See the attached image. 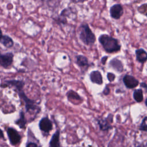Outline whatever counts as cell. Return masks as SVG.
<instances>
[{"instance_id": "cb8c5ba5", "label": "cell", "mask_w": 147, "mask_h": 147, "mask_svg": "<svg viewBox=\"0 0 147 147\" xmlns=\"http://www.w3.org/2000/svg\"><path fill=\"white\" fill-rule=\"evenodd\" d=\"M107 56H104L103 57H102V60H101L102 63L103 64H105V63H106V60H107Z\"/></svg>"}, {"instance_id": "44dd1931", "label": "cell", "mask_w": 147, "mask_h": 147, "mask_svg": "<svg viewBox=\"0 0 147 147\" xmlns=\"http://www.w3.org/2000/svg\"><path fill=\"white\" fill-rule=\"evenodd\" d=\"M107 76L108 80H109L110 82H113V81L114 80L115 78V75L113 74V73H108Z\"/></svg>"}, {"instance_id": "7a4b0ae2", "label": "cell", "mask_w": 147, "mask_h": 147, "mask_svg": "<svg viewBox=\"0 0 147 147\" xmlns=\"http://www.w3.org/2000/svg\"><path fill=\"white\" fill-rule=\"evenodd\" d=\"M80 38L86 45H91L95 42V37L87 24L82 25L80 27Z\"/></svg>"}, {"instance_id": "4fadbf2b", "label": "cell", "mask_w": 147, "mask_h": 147, "mask_svg": "<svg viewBox=\"0 0 147 147\" xmlns=\"http://www.w3.org/2000/svg\"><path fill=\"white\" fill-rule=\"evenodd\" d=\"M6 48H11L13 45V40L7 36H2V40L0 42Z\"/></svg>"}, {"instance_id": "8992f818", "label": "cell", "mask_w": 147, "mask_h": 147, "mask_svg": "<svg viewBox=\"0 0 147 147\" xmlns=\"http://www.w3.org/2000/svg\"><path fill=\"white\" fill-rule=\"evenodd\" d=\"M110 15L112 18L118 20L123 14V10L122 6L120 4H116L111 7L110 10Z\"/></svg>"}, {"instance_id": "ba28073f", "label": "cell", "mask_w": 147, "mask_h": 147, "mask_svg": "<svg viewBox=\"0 0 147 147\" xmlns=\"http://www.w3.org/2000/svg\"><path fill=\"white\" fill-rule=\"evenodd\" d=\"M40 129L44 132H49L52 129V123L47 117L43 118L39 122Z\"/></svg>"}, {"instance_id": "4316f807", "label": "cell", "mask_w": 147, "mask_h": 147, "mask_svg": "<svg viewBox=\"0 0 147 147\" xmlns=\"http://www.w3.org/2000/svg\"><path fill=\"white\" fill-rule=\"evenodd\" d=\"M136 147H146V145H145L144 144H140V145H138L136 146Z\"/></svg>"}, {"instance_id": "d6986e66", "label": "cell", "mask_w": 147, "mask_h": 147, "mask_svg": "<svg viewBox=\"0 0 147 147\" xmlns=\"http://www.w3.org/2000/svg\"><path fill=\"white\" fill-rule=\"evenodd\" d=\"M67 97L69 99H75V100H81L80 96L75 91L70 90L67 92Z\"/></svg>"}, {"instance_id": "9a60e30c", "label": "cell", "mask_w": 147, "mask_h": 147, "mask_svg": "<svg viewBox=\"0 0 147 147\" xmlns=\"http://www.w3.org/2000/svg\"><path fill=\"white\" fill-rule=\"evenodd\" d=\"M76 62L78 65L80 67H86L88 66V60L83 55H79L77 56Z\"/></svg>"}, {"instance_id": "52a82bcc", "label": "cell", "mask_w": 147, "mask_h": 147, "mask_svg": "<svg viewBox=\"0 0 147 147\" xmlns=\"http://www.w3.org/2000/svg\"><path fill=\"white\" fill-rule=\"evenodd\" d=\"M123 81L126 87L129 88H133L138 84V81L131 75H125L123 78Z\"/></svg>"}, {"instance_id": "83f0119b", "label": "cell", "mask_w": 147, "mask_h": 147, "mask_svg": "<svg viewBox=\"0 0 147 147\" xmlns=\"http://www.w3.org/2000/svg\"><path fill=\"white\" fill-rule=\"evenodd\" d=\"M2 36H3V35H2V31H1V29H0V42H1V40H2Z\"/></svg>"}, {"instance_id": "6da1fadb", "label": "cell", "mask_w": 147, "mask_h": 147, "mask_svg": "<svg viewBox=\"0 0 147 147\" xmlns=\"http://www.w3.org/2000/svg\"><path fill=\"white\" fill-rule=\"evenodd\" d=\"M99 41L107 52H117L121 49V45L118 40L107 34L101 35L99 38Z\"/></svg>"}, {"instance_id": "9c48e42d", "label": "cell", "mask_w": 147, "mask_h": 147, "mask_svg": "<svg viewBox=\"0 0 147 147\" xmlns=\"http://www.w3.org/2000/svg\"><path fill=\"white\" fill-rule=\"evenodd\" d=\"M4 85H5V86H11L13 87H14L18 91L22 90V88L24 86V82L21 80H10L6 81L5 84Z\"/></svg>"}, {"instance_id": "d4e9b609", "label": "cell", "mask_w": 147, "mask_h": 147, "mask_svg": "<svg viewBox=\"0 0 147 147\" xmlns=\"http://www.w3.org/2000/svg\"><path fill=\"white\" fill-rule=\"evenodd\" d=\"M1 138H4V136H3V133L2 131V130L0 129V139Z\"/></svg>"}, {"instance_id": "5bb4252c", "label": "cell", "mask_w": 147, "mask_h": 147, "mask_svg": "<svg viewBox=\"0 0 147 147\" xmlns=\"http://www.w3.org/2000/svg\"><path fill=\"white\" fill-rule=\"evenodd\" d=\"M110 64L113 68H114L118 72H121L123 70V65L121 62L116 59H113L111 61Z\"/></svg>"}, {"instance_id": "30bf717a", "label": "cell", "mask_w": 147, "mask_h": 147, "mask_svg": "<svg viewBox=\"0 0 147 147\" xmlns=\"http://www.w3.org/2000/svg\"><path fill=\"white\" fill-rule=\"evenodd\" d=\"M90 78L91 82L94 83H96L98 84H102L103 83L102 75L98 71H92L90 75Z\"/></svg>"}, {"instance_id": "484cf974", "label": "cell", "mask_w": 147, "mask_h": 147, "mask_svg": "<svg viewBox=\"0 0 147 147\" xmlns=\"http://www.w3.org/2000/svg\"><path fill=\"white\" fill-rule=\"evenodd\" d=\"M86 0H72V1L75 2H83Z\"/></svg>"}, {"instance_id": "7402d4cb", "label": "cell", "mask_w": 147, "mask_h": 147, "mask_svg": "<svg viewBox=\"0 0 147 147\" xmlns=\"http://www.w3.org/2000/svg\"><path fill=\"white\" fill-rule=\"evenodd\" d=\"M26 147H38L37 145L34 142H29L26 145Z\"/></svg>"}, {"instance_id": "ac0fdd59", "label": "cell", "mask_w": 147, "mask_h": 147, "mask_svg": "<svg viewBox=\"0 0 147 147\" xmlns=\"http://www.w3.org/2000/svg\"><path fill=\"white\" fill-rule=\"evenodd\" d=\"M100 129L102 130H107L110 129L111 127L107 121V118L105 119H100L98 122Z\"/></svg>"}, {"instance_id": "5b68a950", "label": "cell", "mask_w": 147, "mask_h": 147, "mask_svg": "<svg viewBox=\"0 0 147 147\" xmlns=\"http://www.w3.org/2000/svg\"><path fill=\"white\" fill-rule=\"evenodd\" d=\"M13 60V54L11 52L0 55V65L4 68L11 65Z\"/></svg>"}, {"instance_id": "3957f363", "label": "cell", "mask_w": 147, "mask_h": 147, "mask_svg": "<svg viewBox=\"0 0 147 147\" xmlns=\"http://www.w3.org/2000/svg\"><path fill=\"white\" fill-rule=\"evenodd\" d=\"M7 133L11 145H16L20 142L21 136L18 131L14 129L12 127H9L7 130Z\"/></svg>"}, {"instance_id": "e0dca14e", "label": "cell", "mask_w": 147, "mask_h": 147, "mask_svg": "<svg viewBox=\"0 0 147 147\" xmlns=\"http://www.w3.org/2000/svg\"><path fill=\"white\" fill-rule=\"evenodd\" d=\"M133 97L135 100L137 102H141L143 100V92L141 89H137L134 90L133 93Z\"/></svg>"}, {"instance_id": "f1b7e54d", "label": "cell", "mask_w": 147, "mask_h": 147, "mask_svg": "<svg viewBox=\"0 0 147 147\" xmlns=\"http://www.w3.org/2000/svg\"><path fill=\"white\" fill-rule=\"evenodd\" d=\"M141 86H143V87H144L145 88H146V83H141Z\"/></svg>"}, {"instance_id": "2e32d148", "label": "cell", "mask_w": 147, "mask_h": 147, "mask_svg": "<svg viewBox=\"0 0 147 147\" xmlns=\"http://www.w3.org/2000/svg\"><path fill=\"white\" fill-rule=\"evenodd\" d=\"M26 119L25 118V114L24 112L21 111L20 113V118L16 121V124L19 126V127L21 129L25 128V124H26Z\"/></svg>"}, {"instance_id": "7c38bea8", "label": "cell", "mask_w": 147, "mask_h": 147, "mask_svg": "<svg viewBox=\"0 0 147 147\" xmlns=\"http://www.w3.org/2000/svg\"><path fill=\"white\" fill-rule=\"evenodd\" d=\"M137 60L141 63L145 62L147 59V53L143 49H139L136 51Z\"/></svg>"}, {"instance_id": "277c9868", "label": "cell", "mask_w": 147, "mask_h": 147, "mask_svg": "<svg viewBox=\"0 0 147 147\" xmlns=\"http://www.w3.org/2000/svg\"><path fill=\"white\" fill-rule=\"evenodd\" d=\"M18 95L20 97V98H21L25 102V107H26V109L27 111H29L30 110H34L37 109V106L35 105L34 102L29 99L24 94V91H22V90H20L18 91Z\"/></svg>"}, {"instance_id": "603a6c76", "label": "cell", "mask_w": 147, "mask_h": 147, "mask_svg": "<svg viewBox=\"0 0 147 147\" xmlns=\"http://www.w3.org/2000/svg\"><path fill=\"white\" fill-rule=\"evenodd\" d=\"M103 94H105V95H108L109 93H110V89L107 87H106L105 88V90H103Z\"/></svg>"}, {"instance_id": "8fae6325", "label": "cell", "mask_w": 147, "mask_h": 147, "mask_svg": "<svg viewBox=\"0 0 147 147\" xmlns=\"http://www.w3.org/2000/svg\"><path fill=\"white\" fill-rule=\"evenodd\" d=\"M60 131L57 130L52 137L51 141L49 142V147H61L59 142Z\"/></svg>"}, {"instance_id": "ffe728a7", "label": "cell", "mask_w": 147, "mask_h": 147, "mask_svg": "<svg viewBox=\"0 0 147 147\" xmlns=\"http://www.w3.org/2000/svg\"><path fill=\"white\" fill-rule=\"evenodd\" d=\"M146 119H147V117H145L143 119L142 121V123L140 125V129L141 130H142V131H146Z\"/></svg>"}]
</instances>
